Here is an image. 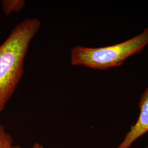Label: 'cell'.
<instances>
[{"mask_svg":"<svg viewBox=\"0 0 148 148\" xmlns=\"http://www.w3.org/2000/svg\"><path fill=\"white\" fill-rule=\"evenodd\" d=\"M41 27L37 19L16 25L0 45V112L5 108L24 73V62L32 40Z\"/></svg>","mask_w":148,"mask_h":148,"instance_id":"6da1fadb","label":"cell"},{"mask_svg":"<svg viewBox=\"0 0 148 148\" xmlns=\"http://www.w3.org/2000/svg\"><path fill=\"white\" fill-rule=\"evenodd\" d=\"M148 46V27L137 35L115 45L100 47L77 46L71 51L73 65L106 70L121 66Z\"/></svg>","mask_w":148,"mask_h":148,"instance_id":"7a4b0ae2","label":"cell"},{"mask_svg":"<svg viewBox=\"0 0 148 148\" xmlns=\"http://www.w3.org/2000/svg\"><path fill=\"white\" fill-rule=\"evenodd\" d=\"M138 106L140 112L137 121L116 148H130L138 139L148 132V87L140 95Z\"/></svg>","mask_w":148,"mask_h":148,"instance_id":"3957f363","label":"cell"},{"mask_svg":"<svg viewBox=\"0 0 148 148\" xmlns=\"http://www.w3.org/2000/svg\"><path fill=\"white\" fill-rule=\"evenodd\" d=\"M1 3L6 15H9L12 12L21 11L25 5L24 1H2Z\"/></svg>","mask_w":148,"mask_h":148,"instance_id":"277c9868","label":"cell"},{"mask_svg":"<svg viewBox=\"0 0 148 148\" xmlns=\"http://www.w3.org/2000/svg\"><path fill=\"white\" fill-rule=\"evenodd\" d=\"M14 147L11 136L6 132L5 127L0 123V148H13Z\"/></svg>","mask_w":148,"mask_h":148,"instance_id":"5b68a950","label":"cell"},{"mask_svg":"<svg viewBox=\"0 0 148 148\" xmlns=\"http://www.w3.org/2000/svg\"><path fill=\"white\" fill-rule=\"evenodd\" d=\"M31 148H44L42 145L39 143L34 144Z\"/></svg>","mask_w":148,"mask_h":148,"instance_id":"8992f818","label":"cell"},{"mask_svg":"<svg viewBox=\"0 0 148 148\" xmlns=\"http://www.w3.org/2000/svg\"><path fill=\"white\" fill-rule=\"evenodd\" d=\"M21 148L20 147H14V148Z\"/></svg>","mask_w":148,"mask_h":148,"instance_id":"52a82bcc","label":"cell"},{"mask_svg":"<svg viewBox=\"0 0 148 148\" xmlns=\"http://www.w3.org/2000/svg\"><path fill=\"white\" fill-rule=\"evenodd\" d=\"M145 148H148V144L147 145V147H146Z\"/></svg>","mask_w":148,"mask_h":148,"instance_id":"ba28073f","label":"cell"}]
</instances>
